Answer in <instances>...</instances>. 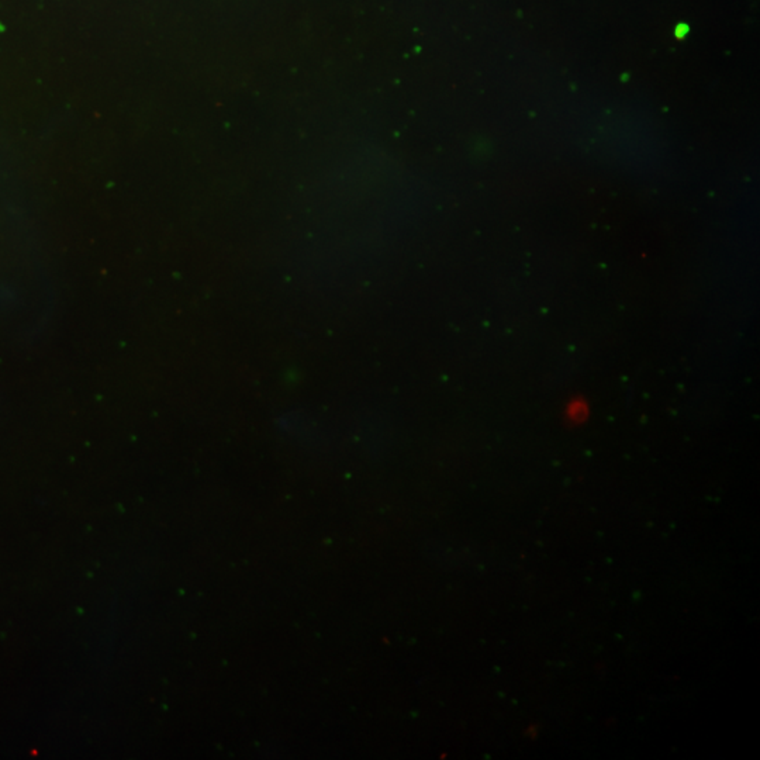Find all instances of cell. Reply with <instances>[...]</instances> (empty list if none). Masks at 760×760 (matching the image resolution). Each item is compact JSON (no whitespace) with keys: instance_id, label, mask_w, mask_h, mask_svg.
Listing matches in <instances>:
<instances>
[{"instance_id":"1","label":"cell","mask_w":760,"mask_h":760,"mask_svg":"<svg viewBox=\"0 0 760 760\" xmlns=\"http://www.w3.org/2000/svg\"><path fill=\"white\" fill-rule=\"evenodd\" d=\"M563 417L566 422L572 425H581L590 417V406L586 399L573 397L569 400L563 408Z\"/></svg>"}]
</instances>
